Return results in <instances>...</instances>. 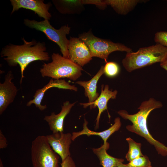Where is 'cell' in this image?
Returning a JSON list of instances; mask_svg holds the SVG:
<instances>
[{
	"mask_svg": "<svg viewBox=\"0 0 167 167\" xmlns=\"http://www.w3.org/2000/svg\"><path fill=\"white\" fill-rule=\"evenodd\" d=\"M161 66L167 71V57L162 62L160 63Z\"/></svg>",
	"mask_w": 167,
	"mask_h": 167,
	"instance_id": "obj_27",
	"label": "cell"
},
{
	"mask_svg": "<svg viewBox=\"0 0 167 167\" xmlns=\"http://www.w3.org/2000/svg\"><path fill=\"white\" fill-rule=\"evenodd\" d=\"M106 4L110 5L117 13L126 15L131 11L141 1L138 0H105Z\"/></svg>",
	"mask_w": 167,
	"mask_h": 167,
	"instance_id": "obj_19",
	"label": "cell"
},
{
	"mask_svg": "<svg viewBox=\"0 0 167 167\" xmlns=\"http://www.w3.org/2000/svg\"><path fill=\"white\" fill-rule=\"evenodd\" d=\"M10 2L13 7L11 14L19 9L23 8L32 11L44 19L49 20L51 17L49 12L51 6L50 3L45 4L41 0H11Z\"/></svg>",
	"mask_w": 167,
	"mask_h": 167,
	"instance_id": "obj_10",
	"label": "cell"
},
{
	"mask_svg": "<svg viewBox=\"0 0 167 167\" xmlns=\"http://www.w3.org/2000/svg\"><path fill=\"white\" fill-rule=\"evenodd\" d=\"M46 136L50 146L61 157L62 162L71 156L69 148L72 141L71 133L59 132Z\"/></svg>",
	"mask_w": 167,
	"mask_h": 167,
	"instance_id": "obj_9",
	"label": "cell"
},
{
	"mask_svg": "<svg viewBox=\"0 0 167 167\" xmlns=\"http://www.w3.org/2000/svg\"><path fill=\"white\" fill-rule=\"evenodd\" d=\"M51 58V62L44 63L40 68L42 77L55 79L66 78L75 81L82 75V67L69 58L55 53L53 54Z\"/></svg>",
	"mask_w": 167,
	"mask_h": 167,
	"instance_id": "obj_4",
	"label": "cell"
},
{
	"mask_svg": "<svg viewBox=\"0 0 167 167\" xmlns=\"http://www.w3.org/2000/svg\"><path fill=\"white\" fill-rule=\"evenodd\" d=\"M24 24L30 28L35 29L43 32L48 39L58 45L62 56L69 58L68 49L69 40L66 36L69 34L71 28L68 25L62 26L59 29H57L50 24L49 20L46 19L38 21L25 19L24 20Z\"/></svg>",
	"mask_w": 167,
	"mask_h": 167,
	"instance_id": "obj_6",
	"label": "cell"
},
{
	"mask_svg": "<svg viewBox=\"0 0 167 167\" xmlns=\"http://www.w3.org/2000/svg\"><path fill=\"white\" fill-rule=\"evenodd\" d=\"M118 93L116 90L112 91L109 89V86L102 84L101 86V93L98 97L93 102L91 103H80V105L86 108L90 106L91 109L95 108L97 107L98 109V113L96 119V122L95 129H98L99 122L101 115L102 112L107 109V103L110 99L116 98Z\"/></svg>",
	"mask_w": 167,
	"mask_h": 167,
	"instance_id": "obj_13",
	"label": "cell"
},
{
	"mask_svg": "<svg viewBox=\"0 0 167 167\" xmlns=\"http://www.w3.org/2000/svg\"><path fill=\"white\" fill-rule=\"evenodd\" d=\"M76 102L71 103L68 101L64 102L61 107L59 113L55 114L53 112L49 115H46L44 120L46 122L52 133L63 132V124L64 119L70 113L72 107Z\"/></svg>",
	"mask_w": 167,
	"mask_h": 167,
	"instance_id": "obj_14",
	"label": "cell"
},
{
	"mask_svg": "<svg viewBox=\"0 0 167 167\" xmlns=\"http://www.w3.org/2000/svg\"><path fill=\"white\" fill-rule=\"evenodd\" d=\"M128 142L129 149L126 155V158L129 162L139 157L143 156L141 152V144L140 143L135 142L131 138L126 139Z\"/></svg>",
	"mask_w": 167,
	"mask_h": 167,
	"instance_id": "obj_20",
	"label": "cell"
},
{
	"mask_svg": "<svg viewBox=\"0 0 167 167\" xmlns=\"http://www.w3.org/2000/svg\"><path fill=\"white\" fill-rule=\"evenodd\" d=\"M55 2L57 9L62 13L79 14L85 9L82 0H58Z\"/></svg>",
	"mask_w": 167,
	"mask_h": 167,
	"instance_id": "obj_18",
	"label": "cell"
},
{
	"mask_svg": "<svg viewBox=\"0 0 167 167\" xmlns=\"http://www.w3.org/2000/svg\"><path fill=\"white\" fill-rule=\"evenodd\" d=\"M61 166V167H76L75 163L71 156L62 162Z\"/></svg>",
	"mask_w": 167,
	"mask_h": 167,
	"instance_id": "obj_25",
	"label": "cell"
},
{
	"mask_svg": "<svg viewBox=\"0 0 167 167\" xmlns=\"http://www.w3.org/2000/svg\"><path fill=\"white\" fill-rule=\"evenodd\" d=\"M58 88L69 89L77 91L78 88L75 85H71L64 79H51L49 83L41 88L37 90L33 96L34 98L28 101L26 106H30L34 104L36 108L41 111L47 108L46 105L41 104V101L45 92L49 89L52 88Z\"/></svg>",
	"mask_w": 167,
	"mask_h": 167,
	"instance_id": "obj_12",
	"label": "cell"
},
{
	"mask_svg": "<svg viewBox=\"0 0 167 167\" xmlns=\"http://www.w3.org/2000/svg\"><path fill=\"white\" fill-rule=\"evenodd\" d=\"M8 145L6 139L3 134L2 131L0 130V149L6 148Z\"/></svg>",
	"mask_w": 167,
	"mask_h": 167,
	"instance_id": "obj_26",
	"label": "cell"
},
{
	"mask_svg": "<svg viewBox=\"0 0 167 167\" xmlns=\"http://www.w3.org/2000/svg\"><path fill=\"white\" fill-rule=\"evenodd\" d=\"M167 57V48L159 43L140 48L136 52L126 53L122 61V65L128 72L162 62Z\"/></svg>",
	"mask_w": 167,
	"mask_h": 167,
	"instance_id": "obj_3",
	"label": "cell"
},
{
	"mask_svg": "<svg viewBox=\"0 0 167 167\" xmlns=\"http://www.w3.org/2000/svg\"><path fill=\"white\" fill-rule=\"evenodd\" d=\"M104 66H102L96 74L88 81H77L76 83L83 87L85 96L88 98V103L94 101L99 96L97 92V84L101 76L104 74Z\"/></svg>",
	"mask_w": 167,
	"mask_h": 167,
	"instance_id": "obj_16",
	"label": "cell"
},
{
	"mask_svg": "<svg viewBox=\"0 0 167 167\" xmlns=\"http://www.w3.org/2000/svg\"><path fill=\"white\" fill-rule=\"evenodd\" d=\"M83 4H92L101 10H104L106 8L107 5L105 3L104 0H82Z\"/></svg>",
	"mask_w": 167,
	"mask_h": 167,
	"instance_id": "obj_24",
	"label": "cell"
},
{
	"mask_svg": "<svg viewBox=\"0 0 167 167\" xmlns=\"http://www.w3.org/2000/svg\"><path fill=\"white\" fill-rule=\"evenodd\" d=\"M0 167H4L1 158H0Z\"/></svg>",
	"mask_w": 167,
	"mask_h": 167,
	"instance_id": "obj_29",
	"label": "cell"
},
{
	"mask_svg": "<svg viewBox=\"0 0 167 167\" xmlns=\"http://www.w3.org/2000/svg\"><path fill=\"white\" fill-rule=\"evenodd\" d=\"M104 74L108 77H113L117 75L120 71L119 65L113 62H106L104 66Z\"/></svg>",
	"mask_w": 167,
	"mask_h": 167,
	"instance_id": "obj_22",
	"label": "cell"
},
{
	"mask_svg": "<svg viewBox=\"0 0 167 167\" xmlns=\"http://www.w3.org/2000/svg\"><path fill=\"white\" fill-rule=\"evenodd\" d=\"M109 147V143L107 142L99 148L92 149L93 152L99 160L100 165L103 167H115L124 161L123 159L116 158L109 155L107 150Z\"/></svg>",
	"mask_w": 167,
	"mask_h": 167,
	"instance_id": "obj_17",
	"label": "cell"
},
{
	"mask_svg": "<svg viewBox=\"0 0 167 167\" xmlns=\"http://www.w3.org/2000/svg\"><path fill=\"white\" fill-rule=\"evenodd\" d=\"M127 165L128 167H152L151 163L146 155L136 158Z\"/></svg>",
	"mask_w": 167,
	"mask_h": 167,
	"instance_id": "obj_21",
	"label": "cell"
},
{
	"mask_svg": "<svg viewBox=\"0 0 167 167\" xmlns=\"http://www.w3.org/2000/svg\"><path fill=\"white\" fill-rule=\"evenodd\" d=\"M79 38L87 45L92 57L104 59L106 62L109 55L113 52H132L131 48L122 44L114 43L95 36L91 30L79 34Z\"/></svg>",
	"mask_w": 167,
	"mask_h": 167,
	"instance_id": "obj_5",
	"label": "cell"
},
{
	"mask_svg": "<svg viewBox=\"0 0 167 167\" xmlns=\"http://www.w3.org/2000/svg\"><path fill=\"white\" fill-rule=\"evenodd\" d=\"M13 78L12 72L10 71L6 75L4 82L0 83V115L13 102L17 94L18 90L12 82Z\"/></svg>",
	"mask_w": 167,
	"mask_h": 167,
	"instance_id": "obj_11",
	"label": "cell"
},
{
	"mask_svg": "<svg viewBox=\"0 0 167 167\" xmlns=\"http://www.w3.org/2000/svg\"><path fill=\"white\" fill-rule=\"evenodd\" d=\"M23 40V45H7L2 48L1 53V57H4V59L10 66L19 65L21 73L20 84L24 78V71L30 63L37 60L47 61L50 59L49 53L46 52L45 43H36L35 41L28 42L24 38Z\"/></svg>",
	"mask_w": 167,
	"mask_h": 167,
	"instance_id": "obj_1",
	"label": "cell"
},
{
	"mask_svg": "<svg viewBox=\"0 0 167 167\" xmlns=\"http://www.w3.org/2000/svg\"><path fill=\"white\" fill-rule=\"evenodd\" d=\"M154 41L167 48V32L161 31L156 32L155 35Z\"/></svg>",
	"mask_w": 167,
	"mask_h": 167,
	"instance_id": "obj_23",
	"label": "cell"
},
{
	"mask_svg": "<svg viewBox=\"0 0 167 167\" xmlns=\"http://www.w3.org/2000/svg\"><path fill=\"white\" fill-rule=\"evenodd\" d=\"M115 167H128L126 164H124L123 163H120Z\"/></svg>",
	"mask_w": 167,
	"mask_h": 167,
	"instance_id": "obj_28",
	"label": "cell"
},
{
	"mask_svg": "<svg viewBox=\"0 0 167 167\" xmlns=\"http://www.w3.org/2000/svg\"><path fill=\"white\" fill-rule=\"evenodd\" d=\"M31 154L33 167H59V156L53 150L46 136H38L32 141Z\"/></svg>",
	"mask_w": 167,
	"mask_h": 167,
	"instance_id": "obj_7",
	"label": "cell"
},
{
	"mask_svg": "<svg viewBox=\"0 0 167 167\" xmlns=\"http://www.w3.org/2000/svg\"><path fill=\"white\" fill-rule=\"evenodd\" d=\"M114 124L110 127L105 131L101 132H95L89 130L87 126L88 122L84 119V122L83 124V129L78 132L72 133V139L73 141L78 136L82 135H87L88 136L91 135H98L104 141L103 144H106L108 142L107 139L109 137L115 132L117 131L121 126V122L119 117L116 118L114 120Z\"/></svg>",
	"mask_w": 167,
	"mask_h": 167,
	"instance_id": "obj_15",
	"label": "cell"
},
{
	"mask_svg": "<svg viewBox=\"0 0 167 167\" xmlns=\"http://www.w3.org/2000/svg\"><path fill=\"white\" fill-rule=\"evenodd\" d=\"M68 49L69 58L81 67L92 59L88 47L79 37H70Z\"/></svg>",
	"mask_w": 167,
	"mask_h": 167,
	"instance_id": "obj_8",
	"label": "cell"
},
{
	"mask_svg": "<svg viewBox=\"0 0 167 167\" xmlns=\"http://www.w3.org/2000/svg\"><path fill=\"white\" fill-rule=\"evenodd\" d=\"M162 103L155 99L151 98L142 102L136 113L130 114L124 110L118 112L122 118L130 120L132 125H127V130L144 138L155 147L158 153L163 156H167V147L155 139L149 133L147 126V118L151 112L154 109L161 108Z\"/></svg>",
	"mask_w": 167,
	"mask_h": 167,
	"instance_id": "obj_2",
	"label": "cell"
}]
</instances>
